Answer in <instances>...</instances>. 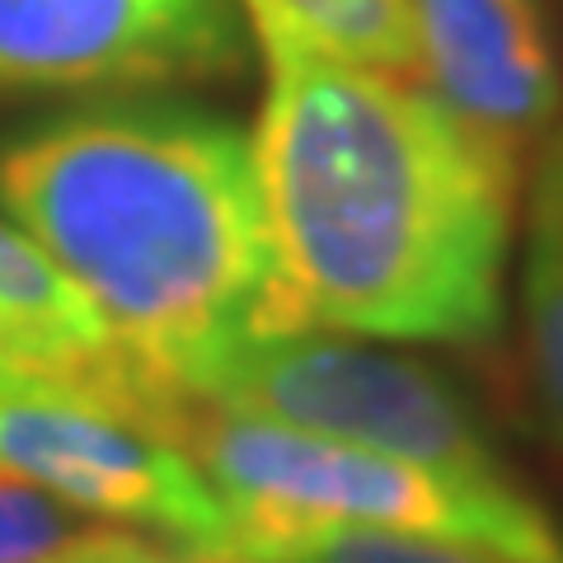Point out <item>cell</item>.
I'll return each mask as SVG.
<instances>
[{
	"label": "cell",
	"mask_w": 563,
	"mask_h": 563,
	"mask_svg": "<svg viewBox=\"0 0 563 563\" xmlns=\"http://www.w3.org/2000/svg\"><path fill=\"white\" fill-rule=\"evenodd\" d=\"M268 66L250 146L296 329L488 343L521 155L409 76L314 57Z\"/></svg>",
	"instance_id": "cell-1"
},
{
	"label": "cell",
	"mask_w": 563,
	"mask_h": 563,
	"mask_svg": "<svg viewBox=\"0 0 563 563\" xmlns=\"http://www.w3.org/2000/svg\"><path fill=\"white\" fill-rule=\"evenodd\" d=\"M0 211L174 399H198L240 343L296 329L250 136L192 99L103 95L0 132Z\"/></svg>",
	"instance_id": "cell-2"
},
{
	"label": "cell",
	"mask_w": 563,
	"mask_h": 563,
	"mask_svg": "<svg viewBox=\"0 0 563 563\" xmlns=\"http://www.w3.org/2000/svg\"><path fill=\"white\" fill-rule=\"evenodd\" d=\"M169 437L221 493L231 521L254 512L347 521L474 544L507 563H563V521L526 488L455 484L399 455L202 399L184 404Z\"/></svg>",
	"instance_id": "cell-3"
},
{
	"label": "cell",
	"mask_w": 563,
	"mask_h": 563,
	"mask_svg": "<svg viewBox=\"0 0 563 563\" xmlns=\"http://www.w3.org/2000/svg\"><path fill=\"white\" fill-rule=\"evenodd\" d=\"M198 399L399 455L455 484L521 488L484 422L437 372L352 339H324L320 329L240 343L211 366Z\"/></svg>",
	"instance_id": "cell-4"
},
{
	"label": "cell",
	"mask_w": 563,
	"mask_h": 563,
	"mask_svg": "<svg viewBox=\"0 0 563 563\" xmlns=\"http://www.w3.org/2000/svg\"><path fill=\"white\" fill-rule=\"evenodd\" d=\"M0 470L179 554H231V507L192 455L85 395L0 390Z\"/></svg>",
	"instance_id": "cell-5"
},
{
	"label": "cell",
	"mask_w": 563,
	"mask_h": 563,
	"mask_svg": "<svg viewBox=\"0 0 563 563\" xmlns=\"http://www.w3.org/2000/svg\"><path fill=\"white\" fill-rule=\"evenodd\" d=\"M250 38L231 0H0V95H165L231 80Z\"/></svg>",
	"instance_id": "cell-6"
},
{
	"label": "cell",
	"mask_w": 563,
	"mask_h": 563,
	"mask_svg": "<svg viewBox=\"0 0 563 563\" xmlns=\"http://www.w3.org/2000/svg\"><path fill=\"white\" fill-rule=\"evenodd\" d=\"M418 76L446 109L521 155L563 109L550 24L536 0H409Z\"/></svg>",
	"instance_id": "cell-7"
},
{
	"label": "cell",
	"mask_w": 563,
	"mask_h": 563,
	"mask_svg": "<svg viewBox=\"0 0 563 563\" xmlns=\"http://www.w3.org/2000/svg\"><path fill=\"white\" fill-rule=\"evenodd\" d=\"M0 343L47 390L85 395L161 437L188 404L155 390L122 357L85 291L10 217H0Z\"/></svg>",
	"instance_id": "cell-8"
},
{
	"label": "cell",
	"mask_w": 563,
	"mask_h": 563,
	"mask_svg": "<svg viewBox=\"0 0 563 563\" xmlns=\"http://www.w3.org/2000/svg\"><path fill=\"white\" fill-rule=\"evenodd\" d=\"M268 57H314L418 80L409 0H240Z\"/></svg>",
	"instance_id": "cell-9"
},
{
	"label": "cell",
	"mask_w": 563,
	"mask_h": 563,
	"mask_svg": "<svg viewBox=\"0 0 563 563\" xmlns=\"http://www.w3.org/2000/svg\"><path fill=\"white\" fill-rule=\"evenodd\" d=\"M231 554L250 563H507L488 550L437 536L380 531V526H347V521H310V517H277L254 512L235 517Z\"/></svg>",
	"instance_id": "cell-10"
},
{
	"label": "cell",
	"mask_w": 563,
	"mask_h": 563,
	"mask_svg": "<svg viewBox=\"0 0 563 563\" xmlns=\"http://www.w3.org/2000/svg\"><path fill=\"white\" fill-rule=\"evenodd\" d=\"M521 310H526V357H531L536 404L544 413V428L563 446V192L544 169L536 174V198H531Z\"/></svg>",
	"instance_id": "cell-11"
},
{
	"label": "cell",
	"mask_w": 563,
	"mask_h": 563,
	"mask_svg": "<svg viewBox=\"0 0 563 563\" xmlns=\"http://www.w3.org/2000/svg\"><path fill=\"white\" fill-rule=\"evenodd\" d=\"M103 521L76 512L47 488L0 470V563H47L76 540L95 536Z\"/></svg>",
	"instance_id": "cell-12"
},
{
	"label": "cell",
	"mask_w": 563,
	"mask_h": 563,
	"mask_svg": "<svg viewBox=\"0 0 563 563\" xmlns=\"http://www.w3.org/2000/svg\"><path fill=\"white\" fill-rule=\"evenodd\" d=\"M47 563H174V550L146 540L141 531H128V526H99L95 536L76 540Z\"/></svg>",
	"instance_id": "cell-13"
},
{
	"label": "cell",
	"mask_w": 563,
	"mask_h": 563,
	"mask_svg": "<svg viewBox=\"0 0 563 563\" xmlns=\"http://www.w3.org/2000/svg\"><path fill=\"white\" fill-rule=\"evenodd\" d=\"M0 390H47V385L33 380V376L24 372V366L10 357V347L0 343Z\"/></svg>",
	"instance_id": "cell-14"
},
{
	"label": "cell",
	"mask_w": 563,
	"mask_h": 563,
	"mask_svg": "<svg viewBox=\"0 0 563 563\" xmlns=\"http://www.w3.org/2000/svg\"><path fill=\"white\" fill-rule=\"evenodd\" d=\"M540 169L550 174V179L559 184V192H563V128H559V136L550 141V151H544V161H540Z\"/></svg>",
	"instance_id": "cell-15"
},
{
	"label": "cell",
	"mask_w": 563,
	"mask_h": 563,
	"mask_svg": "<svg viewBox=\"0 0 563 563\" xmlns=\"http://www.w3.org/2000/svg\"><path fill=\"white\" fill-rule=\"evenodd\" d=\"M174 563H250V559H235V554H174Z\"/></svg>",
	"instance_id": "cell-16"
}]
</instances>
